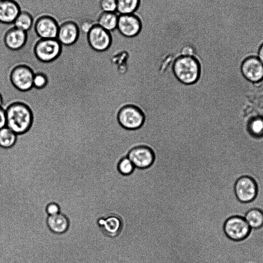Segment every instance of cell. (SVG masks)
Instances as JSON below:
<instances>
[{"mask_svg":"<svg viewBox=\"0 0 263 263\" xmlns=\"http://www.w3.org/2000/svg\"><path fill=\"white\" fill-rule=\"evenodd\" d=\"M141 27L140 20L133 14H118L117 29L122 35L134 36L140 32Z\"/></svg>","mask_w":263,"mask_h":263,"instance_id":"12","label":"cell"},{"mask_svg":"<svg viewBox=\"0 0 263 263\" xmlns=\"http://www.w3.org/2000/svg\"><path fill=\"white\" fill-rule=\"evenodd\" d=\"M57 39L62 44L69 45L77 40L79 30L77 25L72 22H65L60 24Z\"/></svg>","mask_w":263,"mask_h":263,"instance_id":"13","label":"cell"},{"mask_svg":"<svg viewBox=\"0 0 263 263\" xmlns=\"http://www.w3.org/2000/svg\"><path fill=\"white\" fill-rule=\"evenodd\" d=\"M246 131L254 140L263 137V117L256 116L250 118L246 123Z\"/></svg>","mask_w":263,"mask_h":263,"instance_id":"18","label":"cell"},{"mask_svg":"<svg viewBox=\"0 0 263 263\" xmlns=\"http://www.w3.org/2000/svg\"><path fill=\"white\" fill-rule=\"evenodd\" d=\"M223 229L226 236L234 241L245 239L251 231L245 218L237 216L228 218L224 224Z\"/></svg>","mask_w":263,"mask_h":263,"instance_id":"3","label":"cell"},{"mask_svg":"<svg viewBox=\"0 0 263 263\" xmlns=\"http://www.w3.org/2000/svg\"><path fill=\"white\" fill-rule=\"evenodd\" d=\"M116 1L117 11L119 14H133L139 4V0H116Z\"/></svg>","mask_w":263,"mask_h":263,"instance_id":"21","label":"cell"},{"mask_svg":"<svg viewBox=\"0 0 263 263\" xmlns=\"http://www.w3.org/2000/svg\"><path fill=\"white\" fill-rule=\"evenodd\" d=\"M257 58L263 64V44L259 50Z\"/></svg>","mask_w":263,"mask_h":263,"instance_id":"29","label":"cell"},{"mask_svg":"<svg viewBox=\"0 0 263 263\" xmlns=\"http://www.w3.org/2000/svg\"><path fill=\"white\" fill-rule=\"evenodd\" d=\"M88 42L91 47L97 51L107 49L111 43V37L108 31L96 25L89 31L88 34Z\"/></svg>","mask_w":263,"mask_h":263,"instance_id":"9","label":"cell"},{"mask_svg":"<svg viewBox=\"0 0 263 263\" xmlns=\"http://www.w3.org/2000/svg\"><path fill=\"white\" fill-rule=\"evenodd\" d=\"M100 7L104 12H116V0H101Z\"/></svg>","mask_w":263,"mask_h":263,"instance_id":"25","label":"cell"},{"mask_svg":"<svg viewBox=\"0 0 263 263\" xmlns=\"http://www.w3.org/2000/svg\"><path fill=\"white\" fill-rule=\"evenodd\" d=\"M98 223L102 232L110 237L118 235L122 228V220L117 215L101 218L98 220Z\"/></svg>","mask_w":263,"mask_h":263,"instance_id":"14","label":"cell"},{"mask_svg":"<svg viewBox=\"0 0 263 263\" xmlns=\"http://www.w3.org/2000/svg\"><path fill=\"white\" fill-rule=\"evenodd\" d=\"M16 140V134L5 126L0 129V146L4 148L12 146Z\"/></svg>","mask_w":263,"mask_h":263,"instance_id":"23","label":"cell"},{"mask_svg":"<svg viewBox=\"0 0 263 263\" xmlns=\"http://www.w3.org/2000/svg\"><path fill=\"white\" fill-rule=\"evenodd\" d=\"M244 218L251 229H257L263 227V212L258 209L249 210Z\"/></svg>","mask_w":263,"mask_h":263,"instance_id":"19","label":"cell"},{"mask_svg":"<svg viewBox=\"0 0 263 263\" xmlns=\"http://www.w3.org/2000/svg\"><path fill=\"white\" fill-rule=\"evenodd\" d=\"M6 125L16 134L26 132L32 122L30 110L25 105L15 103L9 106L6 111Z\"/></svg>","mask_w":263,"mask_h":263,"instance_id":"1","label":"cell"},{"mask_svg":"<svg viewBox=\"0 0 263 263\" xmlns=\"http://www.w3.org/2000/svg\"><path fill=\"white\" fill-rule=\"evenodd\" d=\"M127 157L135 168L140 170H145L151 166L155 159V156L152 149L143 146H138L131 149Z\"/></svg>","mask_w":263,"mask_h":263,"instance_id":"7","label":"cell"},{"mask_svg":"<svg viewBox=\"0 0 263 263\" xmlns=\"http://www.w3.org/2000/svg\"><path fill=\"white\" fill-rule=\"evenodd\" d=\"M241 72L243 77L252 83H257L263 79V64L257 57L247 58L241 65Z\"/></svg>","mask_w":263,"mask_h":263,"instance_id":"8","label":"cell"},{"mask_svg":"<svg viewBox=\"0 0 263 263\" xmlns=\"http://www.w3.org/2000/svg\"><path fill=\"white\" fill-rule=\"evenodd\" d=\"M46 212L49 215H54L59 213L60 207L55 203H50L46 207Z\"/></svg>","mask_w":263,"mask_h":263,"instance_id":"27","label":"cell"},{"mask_svg":"<svg viewBox=\"0 0 263 263\" xmlns=\"http://www.w3.org/2000/svg\"><path fill=\"white\" fill-rule=\"evenodd\" d=\"M47 83L46 77L42 74H37L34 76L33 86L36 88L44 87Z\"/></svg>","mask_w":263,"mask_h":263,"instance_id":"26","label":"cell"},{"mask_svg":"<svg viewBox=\"0 0 263 263\" xmlns=\"http://www.w3.org/2000/svg\"><path fill=\"white\" fill-rule=\"evenodd\" d=\"M118 120L123 128L127 129H136L142 125L144 116L138 107L133 105H127L119 112Z\"/></svg>","mask_w":263,"mask_h":263,"instance_id":"4","label":"cell"},{"mask_svg":"<svg viewBox=\"0 0 263 263\" xmlns=\"http://www.w3.org/2000/svg\"><path fill=\"white\" fill-rule=\"evenodd\" d=\"M118 21L117 12H103L99 17L98 25L109 32L117 28Z\"/></svg>","mask_w":263,"mask_h":263,"instance_id":"20","label":"cell"},{"mask_svg":"<svg viewBox=\"0 0 263 263\" xmlns=\"http://www.w3.org/2000/svg\"><path fill=\"white\" fill-rule=\"evenodd\" d=\"M33 19L29 13L21 11L13 22V24L15 28L26 32L31 27Z\"/></svg>","mask_w":263,"mask_h":263,"instance_id":"22","label":"cell"},{"mask_svg":"<svg viewBox=\"0 0 263 263\" xmlns=\"http://www.w3.org/2000/svg\"><path fill=\"white\" fill-rule=\"evenodd\" d=\"M47 223L50 230L57 234L65 232L69 226L67 218L60 213L54 215L49 216Z\"/></svg>","mask_w":263,"mask_h":263,"instance_id":"17","label":"cell"},{"mask_svg":"<svg viewBox=\"0 0 263 263\" xmlns=\"http://www.w3.org/2000/svg\"><path fill=\"white\" fill-rule=\"evenodd\" d=\"M173 70L177 79L185 84L196 82L200 74L198 61L190 56H182L177 58L174 63Z\"/></svg>","mask_w":263,"mask_h":263,"instance_id":"2","label":"cell"},{"mask_svg":"<svg viewBox=\"0 0 263 263\" xmlns=\"http://www.w3.org/2000/svg\"><path fill=\"white\" fill-rule=\"evenodd\" d=\"M234 191L239 201L248 203L253 201L256 197L257 186L252 178L249 176H242L236 181Z\"/></svg>","mask_w":263,"mask_h":263,"instance_id":"5","label":"cell"},{"mask_svg":"<svg viewBox=\"0 0 263 263\" xmlns=\"http://www.w3.org/2000/svg\"><path fill=\"white\" fill-rule=\"evenodd\" d=\"M59 28L56 21L48 16L38 17L35 25V31L42 39H57Z\"/></svg>","mask_w":263,"mask_h":263,"instance_id":"11","label":"cell"},{"mask_svg":"<svg viewBox=\"0 0 263 263\" xmlns=\"http://www.w3.org/2000/svg\"><path fill=\"white\" fill-rule=\"evenodd\" d=\"M117 168L118 173L127 176L134 173L135 167L128 157H125L119 161Z\"/></svg>","mask_w":263,"mask_h":263,"instance_id":"24","label":"cell"},{"mask_svg":"<svg viewBox=\"0 0 263 263\" xmlns=\"http://www.w3.org/2000/svg\"><path fill=\"white\" fill-rule=\"evenodd\" d=\"M34 76L30 68L25 66H20L12 71L11 79L16 88L26 91L33 86Z\"/></svg>","mask_w":263,"mask_h":263,"instance_id":"10","label":"cell"},{"mask_svg":"<svg viewBox=\"0 0 263 263\" xmlns=\"http://www.w3.org/2000/svg\"><path fill=\"white\" fill-rule=\"evenodd\" d=\"M6 125V114L5 111L0 106V129L5 127Z\"/></svg>","mask_w":263,"mask_h":263,"instance_id":"28","label":"cell"},{"mask_svg":"<svg viewBox=\"0 0 263 263\" xmlns=\"http://www.w3.org/2000/svg\"><path fill=\"white\" fill-rule=\"evenodd\" d=\"M2 1V0H0V1Z\"/></svg>","mask_w":263,"mask_h":263,"instance_id":"31","label":"cell"},{"mask_svg":"<svg viewBox=\"0 0 263 263\" xmlns=\"http://www.w3.org/2000/svg\"><path fill=\"white\" fill-rule=\"evenodd\" d=\"M2 104V98L0 95V106H1Z\"/></svg>","mask_w":263,"mask_h":263,"instance_id":"30","label":"cell"},{"mask_svg":"<svg viewBox=\"0 0 263 263\" xmlns=\"http://www.w3.org/2000/svg\"><path fill=\"white\" fill-rule=\"evenodd\" d=\"M61 51V43L57 39H41L36 43L34 52L36 57L44 62L55 59Z\"/></svg>","mask_w":263,"mask_h":263,"instance_id":"6","label":"cell"},{"mask_svg":"<svg viewBox=\"0 0 263 263\" xmlns=\"http://www.w3.org/2000/svg\"><path fill=\"white\" fill-rule=\"evenodd\" d=\"M27 34L25 31L13 27L6 34L5 42L8 48L11 50H18L25 44Z\"/></svg>","mask_w":263,"mask_h":263,"instance_id":"16","label":"cell"},{"mask_svg":"<svg viewBox=\"0 0 263 263\" xmlns=\"http://www.w3.org/2000/svg\"><path fill=\"white\" fill-rule=\"evenodd\" d=\"M20 12L19 6L13 0L0 1V22L13 23Z\"/></svg>","mask_w":263,"mask_h":263,"instance_id":"15","label":"cell"}]
</instances>
